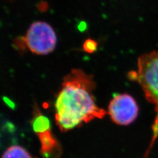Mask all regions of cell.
<instances>
[{"label": "cell", "instance_id": "6da1fadb", "mask_svg": "<svg viewBox=\"0 0 158 158\" xmlns=\"http://www.w3.org/2000/svg\"><path fill=\"white\" fill-rule=\"evenodd\" d=\"M94 89L92 76L81 69H73L64 78L55 103L56 122L61 131H70L107 114L96 104Z\"/></svg>", "mask_w": 158, "mask_h": 158}, {"label": "cell", "instance_id": "7a4b0ae2", "mask_svg": "<svg viewBox=\"0 0 158 158\" xmlns=\"http://www.w3.org/2000/svg\"><path fill=\"white\" fill-rule=\"evenodd\" d=\"M140 84L147 100L156 106L157 117L153 125L154 140L158 136V52L142 55L138 61V70L130 74Z\"/></svg>", "mask_w": 158, "mask_h": 158}, {"label": "cell", "instance_id": "3957f363", "mask_svg": "<svg viewBox=\"0 0 158 158\" xmlns=\"http://www.w3.org/2000/svg\"><path fill=\"white\" fill-rule=\"evenodd\" d=\"M25 38L27 48L36 55H48L57 45L55 31L50 24L44 21L33 23L28 29Z\"/></svg>", "mask_w": 158, "mask_h": 158}, {"label": "cell", "instance_id": "277c9868", "mask_svg": "<svg viewBox=\"0 0 158 158\" xmlns=\"http://www.w3.org/2000/svg\"><path fill=\"white\" fill-rule=\"evenodd\" d=\"M139 109L136 100L128 94L115 95L108 107L111 119L118 125L126 126L134 122L138 117Z\"/></svg>", "mask_w": 158, "mask_h": 158}, {"label": "cell", "instance_id": "5b68a950", "mask_svg": "<svg viewBox=\"0 0 158 158\" xmlns=\"http://www.w3.org/2000/svg\"><path fill=\"white\" fill-rule=\"evenodd\" d=\"M41 144L40 153L44 158H59L62 148L51 130L37 135Z\"/></svg>", "mask_w": 158, "mask_h": 158}, {"label": "cell", "instance_id": "8992f818", "mask_svg": "<svg viewBox=\"0 0 158 158\" xmlns=\"http://www.w3.org/2000/svg\"><path fill=\"white\" fill-rule=\"evenodd\" d=\"M35 111V115H34L32 121L33 131L38 135L51 130L50 122H49L48 118L41 114L38 109H36Z\"/></svg>", "mask_w": 158, "mask_h": 158}, {"label": "cell", "instance_id": "52a82bcc", "mask_svg": "<svg viewBox=\"0 0 158 158\" xmlns=\"http://www.w3.org/2000/svg\"><path fill=\"white\" fill-rule=\"evenodd\" d=\"M2 158H34L24 148L15 145L5 151Z\"/></svg>", "mask_w": 158, "mask_h": 158}, {"label": "cell", "instance_id": "ba28073f", "mask_svg": "<svg viewBox=\"0 0 158 158\" xmlns=\"http://www.w3.org/2000/svg\"><path fill=\"white\" fill-rule=\"evenodd\" d=\"M13 44L15 48L20 52L24 51L26 49V48H27L26 38L24 36H19L16 38L13 42Z\"/></svg>", "mask_w": 158, "mask_h": 158}, {"label": "cell", "instance_id": "9c48e42d", "mask_svg": "<svg viewBox=\"0 0 158 158\" xmlns=\"http://www.w3.org/2000/svg\"><path fill=\"white\" fill-rule=\"evenodd\" d=\"M83 48L84 50L88 53H93L96 50L97 43L92 40L88 39L84 43Z\"/></svg>", "mask_w": 158, "mask_h": 158}, {"label": "cell", "instance_id": "30bf717a", "mask_svg": "<svg viewBox=\"0 0 158 158\" xmlns=\"http://www.w3.org/2000/svg\"><path fill=\"white\" fill-rule=\"evenodd\" d=\"M38 9L40 11H46L48 9V4L46 2H41L38 4Z\"/></svg>", "mask_w": 158, "mask_h": 158}]
</instances>
